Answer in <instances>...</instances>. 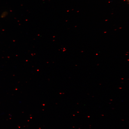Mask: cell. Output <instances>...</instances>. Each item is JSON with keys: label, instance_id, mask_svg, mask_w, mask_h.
Here are the masks:
<instances>
[{"label": "cell", "instance_id": "obj_1", "mask_svg": "<svg viewBox=\"0 0 129 129\" xmlns=\"http://www.w3.org/2000/svg\"></svg>", "mask_w": 129, "mask_h": 129}]
</instances>
